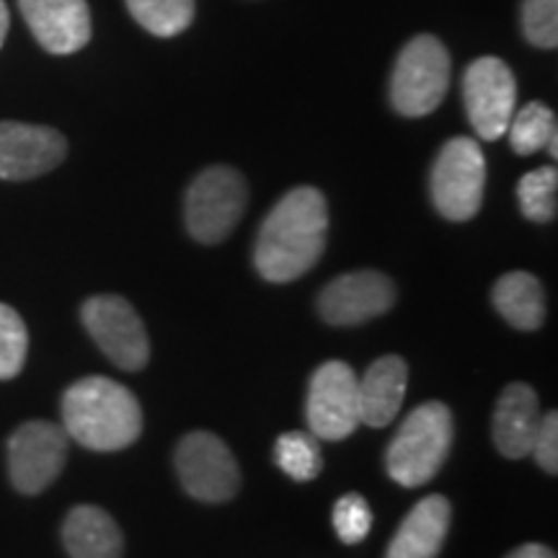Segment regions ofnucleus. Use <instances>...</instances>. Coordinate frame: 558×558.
<instances>
[{"label":"nucleus","instance_id":"obj_4","mask_svg":"<svg viewBox=\"0 0 558 558\" xmlns=\"http://www.w3.org/2000/svg\"><path fill=\"white\" fill-rule=\"evenodd\" d=\"M450 86V52L432 34H418L399 52L390 75V104L403 117H427Z\"/></svg>","mask_w":558,"mask_h":558},{"label":"nucleus","instance_id":"obj_3","mask_svg":"<svg viewBox=\"0 0 558 558\" xmlns=\"http://www.w3.org/2000/svg\"><path fill=\"white\" fill-rule=\"evenodd\" d=\"M452 442V414L445 403L429 401L411 411L388 445L386 469L396 484L416 488L437 476Z\"/></svg>","mask_w":558,"mask_h":558},{"label":"nucleus","instance_id":"obj_24","mask_svg":"<svg viewBox=\"0 0 558 558\" xmlns=\"http://www.w3.org/2000/svg\"><path fill=\"white\" fill-rule=\"evenodd\" d=\"M29 354V331L11 305L0 303V380H11L24 369Z\"/></svg>","mask_w":558,"mask_h":558},{"label":"nucleus","instance_id":"obj_27","mask_svg":"<svg viewBox=\"0 0 558 558\" xmlns=\"http://www.w3.org/2000/svg\"><path fill=\"white\" fill-rule=\"evenodd\" d=\"M535 458H538L541 469L548 473L558 471V414L548 411L546 416H541L538 432H535L533 448H530Z\"/></svg>","mask_w":558,"mask_h":558},{"label":"nucleus","instance_id":"obj_29","mask_svg":"<svg viewBox=\"0 0 558 558\" xmlns=\"http://www.w3.org/2000/svg\"><path fill=\"white\" fill-rule=\"evenodd\" d=\"M9 26H11L9 5H5V0H0V47H3L5 34H9Z\"/></svg>","mask_w":558,"mask_h":558},{"label":"nucleus","instance_id":"obj_5","mask_svg":"<svg viewBox=\"0 0 558 558\" xmlns=\"http://www.w3.org/2000/svg\"><path fill=\"white\" fill-rule=\"evenodd\" d=\"M486 190V158L476 140L452 137L442 145L429 173L437 213L452 222L476 218Z\"/></svg>","mask_w":558,"mask_h":558},{"label":"nucleus","instance_id":"obj_19","mask_svg":"<svg viewBox=\"0 0 558 558\" xmlns=\"http://www.w3.org/2000/svg\"><path fill=\"white\" fill-rule=\"evenodd\" d=\"M494 308L520 331L541 329L546 320V292L538 277L527 271H509L492 290Z\"/></svg>","mask_w":558,"mask_h":558},{"label":"nucleus","instance_id":"obj_8","mask_svg":"<svg viewBox=\"0 0 558 558\" xmlns=\"http://www.w3.org/2000/svg\"><path fill=\"white\" fill-rule=\"evenodd\" d=\"M70 437L62 424L26 422L9 439V476L16 492L34 497L52 486L65 469Z\"/></svg>","mask_w":558,"mask_h":558},{"label":"nucleus","instance_id":"obj_21","mask_svg":"<svg viewBox=\"0 0 558 558\" xmlns=\"http://www.w3.org/2000/svg\"><path fill=\"white\" fill-rule=\"evenodd\" d=\"M507 130L509 143L518 156H533V153L548 148L550 140L558 137L556 114L541 101H530L518 114H512Z\"/></svg>","mask_w":558,"mask_h":558},{"label":"nucleus","instance_id":"obj_6","mask_svg":"<svg viewBox=\"0 0 558 558\" xmlns=\"http://www.w3.org/2000/svg\"><path fill=\"white\" fill-rule=\"evenodd\" d=\"M248 202L246 179L230 166H209L186 192V228L199 243L226 241L243 218Z\"/></svg>","mask_w":558,"mask_h":558},{"label":"nucleus","instance_id":"obj_23","mask_svg":"<svg viewBox=\"0 0 558 558\" xmlns=\"http://www.w3.org/2000/svg\"><path fill=\"white\" fill-rule=\"evenodd\" d=\"M277 465L295 481H313L324 469L320 448L316 437L305 432H288L277 439L275 445Z\"/></svg>","mask_w":558,"mask_h":558},{"label":"nucleus","instance_id":"obj_28","mask_svg":"<svg viewBox=\"0 0 558 558\" xmlns=\"http://www.w3.org/2000/svg\"><path fill=\"white\" fill-rule=\"evenodd\" d=\"M507 558H556V554L548 546H541V543H525V546L514 548Z\"/></svg>","mask_w":558,"mask_h":558},{"label":"nucleus","instance_id":"obj_13","mask_svg":"<svg viewBox=\"0 0 558 558\" xmlns=\"http://www.w3.org/2000/svg\"><path fill=\"white\" fill-rule=\"evenodd\" d=\"M68 156V140L41 124L0 122V179L26 181L58 169Z\"/></svg>","mask_w":558,"mask_h":558},{"label":"nucleus","instance_id":"obj_12","mask_svg":"<svg viewBox=\"0 0 558 558\" xmlns=\"http://www.w3.org/2000/svg\"><path fill=\"white\" fill-rule=\"evenodd\" d=\"M396 284L383 271L362 269L331 279L318 295V313L331 326H357L393 308Z\"/></svg>","mask_w":558,"mask_h":558},{"label":"nucleus","instance_id":"obj_10","mask_svg":"<svg viewBox=\"0 0 558 558\" xmlns=\"http://www.w3.org/2000/svg\"><path fill=\"white\" fill-rule=\"evenodd\" d=\"M311 435L318 439H344L360 424L357 375L347 362L331 360L320 365L311 378L308 403H305Z\"/></svg>","mask_w":558,"mask_h":558},{"label":"nucleus","instance_id":"obj_2","mask_svg":"<svg viewBox=\"0 0 558 558\" xmlns=\"http://www.w3.org/2000/svg\"><path fill=\"white\" fill-rule=\"evenodd\" d=\"M62 429L88 450H124L143 432V411L135 393L122 383L88 375L62 396Z\"/></svg>","mask_w":558,"mask_h":558},{"label":"nucleus","instance_id":"obj_9","mask_svg":"<svg viewBox=\"0 0 558 558\" xmlns=\"http://www.w3.org/2000/svg\"><path fill=\"white\" fill-rule=\"evenodd\" d=\"M177 471L186 492L209 505L230 501L241 488V471L233 452L218 435L209 432H192L181 439Z\"/></svg>","mask_w":558,"mask_h":558},{"label":"nucleus","instance_id":"obj_14","mask_svg":"<svg viewBox=\"0 0 558 558\" xmlns=\"http://www.w3.org/2000/svg\"><path fill=\"white\" fill-rule=\"evenodd\" d=\"M19 11L34 39L52 54H73L90 39L86 0H19Z\"/></svg>","mask_w":558,"mask_h":558},{"label":"nucleus","instance_id":"obj_15","mask_svg":"<svg viewBox=\"0 0 558 558\" xmlns=\"http://www.w3.org/2000/svg\"><path fill=\"white\" fill-rule=\"evenodd\" d=\"M541 424V407L535 390L525 383H512L501 390L494 411V442L509 460L525 458L533 448Z\"/></svg>","mask_w":558,"mask_h":558},{"label":"nucleus","instance_id":"obj_7","mask_svg":"<svg viewBox=\"0 0 558 558\" xmlns=\"http://www.w3.org/2000/svg\"><path fill=\"white\" fill-rule=\"evenodd\" d=\"M86 331L117 367L137 373L150 360V339L143 318L120 295H94L83 303Z\"/></svg>","mask_w":558,"mask_h":558},{"label":"nucleus","instance_id":"obj_17","mask_svg":"<svg viewBox=\"0 0 558 558\" xmlns=\"http://www.w3.org/2000/svg\"><path fill=\"white\" fill-rule=\"evenodd\" d=\"M450 530V501L439 494L422 499L403 518L386 558H437Z\"/></svg>","mask_w":558,"mask_h":558},{"label":"nucleus","instance_id":"obj_1","mask_svg":"<svg viewBox=\"0 0 558 558\" xmlns=\"http://www.w3.org/2000/svg\"><path fill=\"white\" fill-rule=\"evenodd\" d=\"M329 209L316 186H295L271 207L256 239L254 264L269 282H292L316 267L326 246Z\"/></svg>","mask_w":558,"mask_h":558},{"label":"nucleus","instance_id":"obj_22","mask_svg":"<svg viewBox=\"0 0 558 558\" xmlns=\"http://www.w3.org/2000/svg\"><path fill=\"white\" fill-rule=\"evenodd\" d=\"M556 194H558L556 166H543V169L525 173L518 184L522 215L533 222H554L556 220Z\"/></svg>","mask_w":558,"mask_h":558},{"label":"nucleus","instance_id":"obj_16","mask_svg":"<svg viewBox=\"0 0 558 558\" xmlns=\"http://www.w3.org/2000/svg\"><path fill=\"white\" fill-rule=\"evenodd\" d=\"M409 367L396 354L375 360L362 378H357L360 422L369 427H388L403 407Z\"/></svg>","mask_w":558,"mask_h":558},{"label":"nucleus","instance_id":"obj_25","mask_svg":"<svg viewBox=\"0 0 558 558\" xmlns=\"http://www.w3.org/2000/svg\"><path fill=\"white\" fill-rule=\"evenodd\" d=\"M522 34L533 47L556 50L558 0H522Z\"/></svg>","mask_w":558,"mask_h":558},{"label":"nucleus","instance_id":"obj_18","mask_svg":"<svg viewBox=\"0 0 558 558\" xmlns=\"http://www.w3.org/2000/svg\"><path fill=\"white\" fill-rule=\"evenodd\" d=\"M62 543L70 558H122V530L107 509L81 505L62 522Z\"/></svg>","mask_w":558,"mask_h":558},{"label":"nucleus","instance_id":"obj_26","mask_svg":"<svg viewBox=\"0 0 558 558\" xmlns=\"http://www.w3.org/2000/svg\"><path fill=\"white\" fill-rule=\"evenodd\" d=\"M373 527V512L362 494H344L333 507V530L347 546L362 543Z\"/></svg>","mask_w":558,"mask_h":558},{"label":"nucleus","instance_id":"obj_11","mask_svg":"<svg viewBox=\"0 0 558 558\" xmlns=\"http://www.w3.org/2000/svg\"><path fill=\"white\" fill-rule=\"evenodd\" d=\"M463 99L469 120L481 140H499L512 122L518 104V83L499 58L473 60L463 75Z\"/></svg>","mask_w":558,"mask_h":558},{"label":"nucleus","instance_id":"obj_20","mask_svg":"<svg viewBox=\"0 0 558 558\" xmlns=\"http://www.w3.org/2000/svg\"><path fill=\"white\" fill-rule=\"evenodd\" d=\"M132 19L156 37H177L194 21V0H124Z\"/></svg>","mask_w":558,"mask_h":558}]
</instances>
